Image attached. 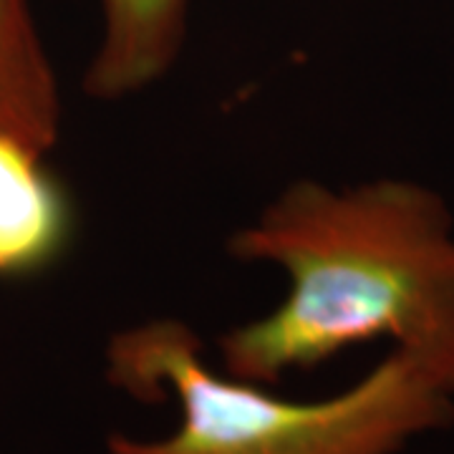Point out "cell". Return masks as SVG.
<instances>
[{
  "label": "cell",
  "instance_id": "6da1fadb",
  "mask_svg": "<svg viewBox=\"0 0 454 454\" xmlns=\"http://www.w3.org/2000/svg\"><path fill=\"white\" fill-rule=\"evenodd\" d=\"M227 247L288 276L278 309L220 339L230 376L270 387L391 339L454 394L452 217L432 190L404 179L346 190L293 182Z\"/></svg>",
  "mask_w": 454,
  "mask_h": 454
},
{
  "label": "cell",
  "instance_id": "7a4b0ae2",
  "mask_svg": "<svg viewBox=\"0 0 454 454\" xmlns=\"http://www.w3.org/2000/svg\"><path fill=\"white\" fill-rule=\"evenodd\" d=\"M106 376L134 399L179 404L169 437L112 434L109 454H396L454 419L452 391L399 348L336 396L293 402L210 369L200 336L177 318L112 336Z\"/></svg>",
  "mask_w": 454,
  "mask_h": 454
},
{
  "label": "cell",
  "instance_id": "277c9868",
  "mask_svg": "<svg viewBox=\"0 0 454 454\" xmlns=\"http://www.w3.org/2000/svg\"><path fill=\"white\" fill-rule=\"evenodd\" d=\"M101 41L83 89L114 101L162 82L187 38L190 0H101Z\"/></svg>",
  "mask_w": 454,
  "mask_h": 454
},
{
  "label": "cell",
  "instance_id": "5b68a950",
  "mask_svg": "<svg viewBox=\"0 0 454 454\" xmlns=\"http://www.w3.org/2000/svg\"><path fill=\"white\" fill-rule=\"evenodd\" d=\"M0 131L51 152L61 134V91L31 0H0Z\"/></svg>",
  "mask_w": 454,
  "mask_h": 454
},
{
  "label": "cell",
  "instance_id": "3957f363",
  "mask_svg": "<svg viewBox=\"0 0 454 454\" xmlns=\"http://www.w3.org/2000/svg\"><path fill=\"white\" fill-rule=\"evenodd\" d=\"M41 146L0 131V278H28L64 255L74 207Z\"/></svg>",
  "mask_w": 454,
  "mask_h": 454
}]
</instances>
